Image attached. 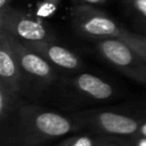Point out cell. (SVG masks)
<instances>
[{"mask_svg": "<svg viewBox=\"0 0 146 146\" xmlns=\"http://www.w3.org/2000/svg\"><path fill=\"white\" fill-rule=\"evenodd\" d=\"M137 135H140V136H144V137H146V119L143 121L141 125L139 127V130H138Z\"/></svg>", "mask_w": 146, "mask_h": 146, "instance_id": "obj_19", "label": "cell"}, {"mask_svg": "<svg viewBox=\"0 0 146 146\" xmlns=\"http://www.w3.org/2000/svg\"><path fill=\"white\" fill-rule=\"evenodd\" d=\"M0 29L23 42L56 40V32L42 18L34 17L11 6L0 10Z\"/></svg>", "mask_w": 146, "mask_h": 146, "instance_id": "obj_7", "label": "cell"}, {"mask_svg": "<svg viewBox=\"0 0 146 146\" xmlns=\"http://www.w3.org/2000/svg\"><path fill=\"white\" fill-rule=\"evenodd\" d=\"M62 141L65 146H95L96 141H97V135L96 133L74 135V136L63 139Z\"/></svg>", "mask_w": 146, "mask_h": 146, "instance_id": "obj_13", "label": "cell"}, {"mask_svg": "<svg viewBox=\"0 0 146 146\" xmlns=\"http://www.w3.org/2000/svg\"><path fill=\"white\" fill-rule=\"evenodd\" d=\"M127 10L136 18L146 21V0H121Z\"/></svg>", "mask_w": 146, "mask_h": 146, "instance_id": "obj_14", "label": "cell"}, {"mask_svg": "<svg viewBox=\"0 0 146 146\" xmlns=\"http://www.w3.org/2000/svg\"><path fill=\"white\" fill-rule=\"evenodd\" d=\"M13 0H0V10L7 9L8 7H10Z\"/></svg>", "mask_w": 146, "mask_h": 146, "instance_id": "obj_20", "label": "cell"}, {"mask_svg": "<svg viewBox=\"0 0 146 146\" xmlns=\"http://www.w3.org/2000/svg\"><path fill=\"white\" fill-rule=\"evenodd\" d=\"M70 22L76 35L94 42L121 38L127 30L110 14L90 5H73L70 9Z\"/></svg>", "mask_w": 146, "mask_h": 146, "instance_id": "obj_5", "label": "cell"}, {"mask_svg": "<svg viewBox=\"0 0 146 146\" xmlns=\"http://www.w3.org/2000/svg\"><path fill=\"white\" fill-rule=\"evenodd\" d=\"M95 146H131L130 137L97 135V141Z\"/></svg>", "mask_w": 146, "mask_h": 146, "instance_id": "obj_15", "label": "cell"}, {"mask_svg": "<svg viewBox=\"0 0 146 146\" xmlns=\"http://www.w3.org/2000/svg\"><path fill=\"white\" fill-rule=\"evenodd\" d=\"M99 58L128 76L130 80L146 84V60L121 38H108L94 42Z\"/></svg>", "mask_w": 146, "mask_h": 146, "instance_id": "obj_6", "label": "cell"}, {"mask_svg": "<svg viewBox=\"0 0 146 146\" xmlns=\"http://www.w3.org/2000/svg\"><path fill=\"white\" fill-rule=\"evenodd\" d=\"M121 39L128 42L146 60V34L140 32H133L127 29Z\"/></svg>", "mask_w": 146, "mask_h": 146, "instance_id": "obj_11", "label": "cell"}, {"mask_svg": "<svg viewBox=\"0 0 146 146\" xmlns=\"http://www.w3.org/2000/svg\"><path fill=\"white\" fill-rule=\"evenodd\" d=\"M23 42V41H22ZM30 49L42 56L49 64L63 74H73L84 71L83 59L72 49L55 41H33L24 42Z\"/></svg>", "mask_w": 146, "mask_h": 146, "instance_id": "obj_8", "label": "cell"}, {"mask_svg": "<svg viewBox=\"0 0 146 146\" xmlns=\"http://www.w3.org/2000/svg\"><path fill=\"white\" fill-rule=\"evenodd\" d=\"M74 5H90V6H104L107 0H73Z\"/></svg>", "mask_w": 146, "mask_h": 146, "instance_id": "obj_16", "label": "cell"}, {"mask_svg": "<svg viewBox=\"0 0 146 146\" xmlns=\"http://www.w3.org/2000/svg\"><path fill=\"white\" fill-rule=\"evenodd\" d=\"M1 124V146H43L80 128L71 114L23 99Z\"/></svg>", "mask_w": 146, "mask_h": 146, "instance_id": "obj_1", "label": "cell"}, {"mask_svg": "<svg viewBox=\"0 0 146 146\" xmlns=\"http://www.w3.org/2000/svg\"><path fill=\"white\" fill-rule=\"evenodd\" d=\"M135 25L137 26V29H138V31L140 33L146 34V21H144V19H136L135 18Z\"/></svg>", "mask_w": 146, "mask_h": 146, "instance_id": "obj_18", "label": "cell"}, {"mask_svg": "<svg viewBox=\"0 0 146 146\" xmlns=\"http://www.w3.org/2000/svg\"><path fill=\"white\" fill-rule=\"evenodd\" d=\"M80 131L88 130L96 135L131 137L136 135L146 119V114L116 108L91 107L70 113Z\"/></svg>", "mask_w": 146, "mask_h": 146, "instance_id": "obj_4", "label": "cell"}, {"mask_svg": "<svg viewBox=\"0 0 146 146\" xmlns=\"http://www.w3.org/2000/svg\"><path fill=\"white\" fill-rule=\"evenodd\" d=\"M63 0H41L36 3L34 15L39 18H48L56 14Z\"/></svg>", "mask_w": 146, "mask_h": 146, "instance_id": "obj_12", "label": "cell"}, {"mask_svg": "<svg viewBox=\"0 0 146 146\" xmlns=\"http://www.w3.org/2000/svg\"><path fill=\"white\" fill-rule=\"evenodd\" d=\"M131 139V146H146V137L140 135H133L130 137Z\"/></svg>", "mask_w": 146, "mask_h": 146, "instance_id": "obj_17", "label": "cell"}, {"mask_svg": "<svg viewBox=\"0 0 146 146\" xmlns=\"http://www.w3.org/2000/svg\"><path fill=\"white\" fill-rule=\"evenodd\" d=\"M25 99L19 94L0 84V122H3Z\"/></svg>", "mask_w": 146, "mask_h": 146, "instance_id": "obj_10", "label": "cell"}, {"mask_svg": "<svg viewBox=\"0 0 146 146\" xmlns=\"http://www.w3.org/2000/svg\"><path fill=\"white\" fill-rule=\"evenodd\" d=\"M11 40L21 64L23 98L34 103L51 98L64 74L17 38Z\"/></svg>", "mask_w": 146, "mask_h": 146, "instance_id": "obj_3", "label": "cell"}, {"mask_svg": "<svg viewBox=\"0 0 146 146\" xmlns=\"http://www.w3.org/2000/svg\"><path fill=\"white\" fill-rule=\"evenodd\" d=\"M117 97L119 89L113 82L104 76L81 71L64 74L51 98L65 110L80 111L82 107L90 108L89 106L104 104Z\"/></svg>", "mask_w": 146, "mask_h": 146, "instance_id": "obj_2", "label": "cell"}, {"mask_svg": "<svg viewBox=\"0 0 146 146\" xmlns=\"http://www.w3.org/2000/svg\"><path fill=\"white\" fill-rule=\"evenodd\" d=\"M0 84L22 96V71L11 35L0 29ZM23 97V96H22Z\"/></svg>", "mask_w": 146, "mask_h": 146, "instance_id": "obj_9", "label": "cell"}, {"mask_svg": "<svg viewBox=\"0 0 146 146\" xmlns=\"http://www.w3.org/2000/svg\"><path fill=\"white\" fill-rule=\"evenodd\" d=\"M56 146H65V145L63 144V141H60V143H58V144H57Z\"/></svg>", "mask_w": 146, "mask_h": 146, "instance_id": "obj_21", "label": "cell"}]
</instances>
